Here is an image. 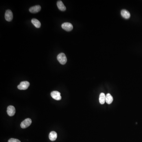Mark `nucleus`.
I'll use <instances>...</instances> for the list:
<instances>
[{"mask_svg": "<svg viewBox=\"0 0 142 142\" xmlns=\"http://www.w3.org/2000/svg\"><path fill=\"white\" fill-rule=\"evenodd\" d=\"M49 137L51 141H54L56 140V138L57 137V134L55 131H52L50 133Z\"/></svg>", "mask_w": 142, "mask_h": 142, "instance_id": "9", "label": "nucleus"}, {"mask_svg": "<svg viewBox=\"0 0 142 142\" xmlns=\"http://www.w3.org/2000/svg\"><path fill=\"white\" fill-rule=\"evenodd\" d=\"M57 6L60 10L62 11H65L66 10V7L65 6L62 1L59 0L57 2Z\"/></svg>", "mask_w": 142, "mask_h": 142, "instance_id": "11", "label": "nucleus"}, {"mask_svg": "<svg viewBox=\"0 0 142 142\" xmlns=\"http://www.w3.org/2000/svg\"><path fill=\"white\" fill-rule=\"evenodd\" d=\"M29 85L30 83L28 81H22L17 86V88L21 90H26L28 88Z\"/></svg>", "mask_w": 142, "mask_h": 142, "instance_id": "3", "label": "nucleus"}, {"mask_svg": "<svg viewBox=\"0 0 142 142\" xmlns=\"http://www.w3.org/2000/svg\"><path fill=\"white\" fill-rule=\"evenodd\" d=\"M121 15L126 19H128L131 16L129 12L126 10H122L121 12Z\"/></svg>", "mask_w": 142, "mask_h": 142, "instance_id": "10", "label": "nucleus"}, {"mask_svg": "<svg viewBox=\"0 0 142 142\" xmlns=\"http://www.w3.org/2000/svg\"><path fill=\"white\" fill-rule=\"evenodd\" d=\"M99 102L101 104H104L106 102V95L104 93H101L99 96Z\"/></svg>", "mask_w": 142, "mask_h": 142, "instance_id": "12", "label": "nucleus"}, {"mask_svg": "<svg viewBox=\"0 0 142 142\" xmlns=\"http://www.w3.org/2000/svg\"><path fill=\"white\" fill-rule=\"evenodd\" d=\"M31 119L29 118L25 119L24 121H23L21 124L20 126L23 129H25L31 125L32 123Z\"/></svg>", "mask_w": 142, "mask_h": 142, "instance_id": "2", "label": "nucleus"}, {"mask_svg": "<svg viewBox=\"0 0 142 142\" xmlns=\"http://www.w3.org/2000/svg\"><path fill=\"white\" fill-rule=\"evenodd\" d=\"M8 142H21V141L18 139L11 138L8 140Z\"/></svg>", "mask_w": 142, "mask_h": 142, "instance_id": "15", "label": "nucleus"}, {"mask_svg": "<svg viewBox=\"0 0 142 142\" xmlns=\"http://www.w3.org/2000/svg\"><path fill=\"white\" fill-rule=\"evenodd\" d=\"M41 7L39 5H36L29 8V12L32 13H36L40 11Z\"/></svg>", "mask_w": 142, "mask_h": 142, "instance_id": "8", "label": "nucleus"}, {"mask_svg": "<svg viewBox=\"0 0 142 142\" xmlns=\"http://www.w3.org/2000/svg\"><path fill=\"white\" fill-rule=\"evenodd\" d=\"M7 114L10 116H12L14 115L15 113V108L14 106L10 105L7 107Z\"/></svg>", "mask_w": 142, "mask_h": 142, "instance_id": "7", "label": "nucleus"}, {"mask_svg": "<svg viewBox=\"0 0 142 142\" xmlns=\"http://www.w3.org/2000/svg\"><path fill=\"white\" fill-rule=\"evenodd\" d=\"M51 95L52 98L56 100H60L62 99L61 93L57 91H54L52 92L51 93Z\"/></svg>", "mask_w": 142, "mask_h": 142, "instance_id": "5", "label": "nucleus"}, {"mask_svg": "<svg viewBox=\"0 0 142 142\" xmlns=\"http://www.w3.org/2000/svg\"><path fill=\"white\" fill-rule=\"evenodd\" d=\"M32 23L37 28H39L41 26V23L38 19H32L31 20Z\"/></svg>", "mask_w": 142, "mask_h": 142, "instance_id": "13", "label": "nucleus"}, {"mask_svg": "<svg viewBox=\"0 0 142 142\" xmlns=\"http://www.w3.org/2000/svg\"><path fill=\"white\" fill-rule=\"evenodd\" d=\"M113 100V96L110 94H107L106 95V102L108 104H111Z\"/></svg>", "mask_w": 142, "mask_h": 142, "instance_id": "14", "label": "nucleus"}, {"mask_svg": "<svg viewBox=\"0 0 142 142\" xmlns=\"http://www.w3.org/2000/svg\"><path fill=\"white\" fill-rule=\"evenodd\" d=\"M5 19L7 21H11L13 18V15L12 12L10 10H7L5 14Z\"/></svg>", "mask_w": 142, "mask_h": 142, "instance_id": "6", "label": "nucleus"}, {"mask_svg": "<svg viewBox=\"0 0 142 142\" xmlns=\"http://www.w3.org/2000/svg\"><path fill=\"white\" fill-rule=\"evenodd\" d=\"M57 59L59 62L62 65H65L67 61L66 56L65 54L63 52L58 54Z\"/></svg>", "mask_w": 142, "mask_h": 142, "instance_id": "1", "label": "nucleus"}, {"mask_svg": "<svg viewBox=\"0 0 142 142\" xmlns=\"http://www.w3.org/2000/svg\"><path fill=\"white\" fill-rule=\"evenodd\" d=\"M63 29L67 31H70L72 30L73 26L70 23H65L61 25Z\"/></svg>", "mask_w": 142, "mask_h": 142, "instance_id": "4", "label": "nucleus"}]
</instances>
